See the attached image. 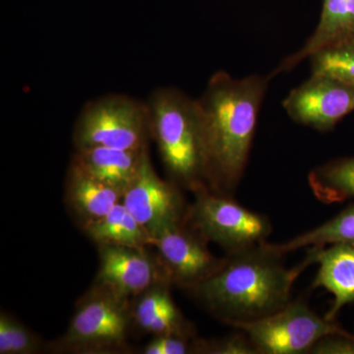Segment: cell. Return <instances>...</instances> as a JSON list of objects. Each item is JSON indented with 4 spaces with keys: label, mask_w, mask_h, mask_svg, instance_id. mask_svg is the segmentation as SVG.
Segmentation results:
<instances>
[{
    "label": "cell",
    "mask_w": 354,
    "mask_h": 354,
    "mask_svg": "<svg viewBox=\"0 0 354 354\" xmlns=\"http://www.w3.org/2000/svg\"><path fill=\"white\" fill-rule=\"evenodd\" d=\"M270 79L218 71L196 99L205 185L234 197L245 171Z\"/></svg>",
    "instance_id": "cell-1"
},
{
    "label": "cell",
    "mask_w": 354,
    "mask_h": 354,
    "mask_svg": "<svg viewBox=\"0 0 354 354\" xmlns=\"http://www.w3.org/2000/svg\"><path fill=\"white\" fill-rule=\"evenodd\" d=\"M281 258L267 242L228 254L215 274L189 290L227 325L271 315L290 304L293 283L310 265L305 259L286 269Z\"/></svg>",
    "instance_id": "cell-2"
},
{
    "label": "cell",
    "mask_w": 354,
    "mask_h": 354,
    "mask_svg": "<svg viewBox=\"0 0 354 354\" xmlns=\"http://www.w3.org/2000/svg\"><path fill=\"white\" fill-rule=\"evenodd\" d=\"M151 137L167 174L191 191L205 185L196 99L176 88H156L149 97Z\"/></svg>",
    "instance_id": "cell-3"
},
{
    "label": "cell",
    "mask_w": 354,
    "mask_h": 354,
    "mask_svg": "<svg viewBox=\"0 0 354 354\" xmlns=\"http://www.w3.org/2000/svg\"><path fill=\"white\" fill-rule=\"evenodd\" d=\"M151 138L147 102L118 93L86 102L72 134L75 149L109 147L142 151L148 149Z\"/></svg>",
    "instance_id": "cell-4"
},
{
    "label": "cell",
    "mask_w": 354,
    "mask_h": 354,
    "mask_svg": "<svg viewBox=\"0 0 354 354\" xmlns=\"http://www.w3.org/2000/svg\"><path fill=\"white\" fill-rule=\"evenodd\" d=\"M132 322L130 300L94 285L77 304L68 328L51 342L50 351L65 353H114L127 348Z\"/></svg>",
    "instance_id": "cell-5"
},
{
    "label": "cell",
    "mask_w": 354,
    "mask_h": 354,
    "mask_svg": "<svg viewBox=\"0 0 354 354\" xmlns=\"http://www.w3.org/2000/svg\"><path fill=\"white\" fill-rule=\"evenodd\" d=\"M195 201L186 214V223L207 242L227 254L264 243L272 232L265 216L241 206L232 197L212 192L207 186L193 191Z\"/></svg>",
    "instance_id": "cell-6"
},
{
    "label": "cell",
    "mask_w": 354,
    "mask_h": 354,
    "mask_svg": "<svg viewBox=\"0 0 354 354\" xmlns=\"http://www.w3.org/2000/svg\"><path fill=\"white\" fill-rule=\"evenodd\" d=\"M247 335L258 353L304 354L324 337L354 335L334 321L317 315L306 302L295 300L271 315L230 324Z\"/></svg>",
    "instance_id": "cell-7"
},
{
    "label": "cell",
    "mask_w": 354,
    "mask_h": 354,
    "mask_svg": "<svg viewBox=\"0 0 354 354\" xmlns=\"http://www.w3.org/2000/svg\"><path fill=\"white\" fill-rule=\"evenodd\" d=\"M151 247L169 283L187 290L215 274L225 262L209 250L208 242L186 218L153 237Z\"/></svg>",
    "instance_id": "cell-8"
},
{
    "label": "cell",
    "mask_w": 354,
    "mask_h": 354,
    "mask_svg": "<svg viewBox=\"0 0 354 354\" xmlns=\"http://www.w3.org/2000/svg\"><path fill=\"white\" fill-rule=\"evenodd\" d=\"M121 202L152 239L167 228L183 223L187 214L176 183L160 178L149 152Z\"/></svg>",
    "instance_id": "cell-9"
},
{
    "label": "cell",
    "mask_w": 354,
    "mask_h": 354,
    "mask_svg": "<svg viewBox=\"0 0 354 354\" xmlns=\"http://www.w3.org/2000/svg\"><path fill=\"white\" fill-rule=\"evenodd\" d=\"M283 106L298 124L330 131L354 113V87L329 76L311 74L308 80L291 91Z\"/></svg>",
    "instance_id": "cell-10"
},
{
    "label": "cell",
    "mask_w": 354,
    "mask_h": 354,
    "mask_svg": "<svg viewBox=\"0 0 354 354\" xmlns=\"http://www.w3.org/2000/svg\"><path fill=\"white\" fill-rule=\"evenodd\" d=\"M148 247L99 244V269L95 285L130 300L149 288L167 281L157 256Z\"/></svg>",
    "instance_id": "cell-11"
},
{
    "label": "cell",
    "mask_w": 354,
    "mask_h": 354,
    "mask_svg": "<svg viewBox=\"0 0 354 354\" xmlns=\"http://www.w3.org/2000/svg\"><path fill=\"white\" fill-rule=\"evenodd\" d=\"M318 264L313 288H323L334 295L332 307L325 318L334 321L346 305L354 302V242L311 247L306 257Z\"/></svg>",
    "instance_id": "cell-12"
},
{
    "label": "cell",
    "mask_w": 354,
    "mask_h": 354,
    "mask_svg": "<svg viewBox=\"0 0 354 354\" xmlns=\"http://www.w3.org/2000/svg\"><path fill=\"white\" fill-rule=\"evenodd\" d=\"M354 41V0H323L315 31L301 48L286 57L268 76L290 72L305 59L324 48Z\"/></svg>",
    "instance_id": "cell-13"
},
{
    "label": "cell",
    "mask_w": 354,
    "mask_h": 354,
    "mask_svg": "<svg viewBox=\"0 0 354 354\" xmlns=\"http://www.w3.org/2000/svg\"><path fill=\"white\" fill-rule=\"evenodd\" d=\"M171 286L167 281H160L137 295L131 306L132 322L153 335L192 337V326L172 299Z\"/></svg>",
    "instance_id": "cell-14"
},
{
    "label": "cell",
    "mask_w": 354,
    "mask_h": 354,
    "mask_svg": "<svg viewBox=\"0 0 354 354\" xmlns=\"http://www.w3.org/2000/svg\"><path fill=\"white\" fill-rule=\"evenodd\" d=\"M148 149L128 151L109 147L75 149L71 162L123 195L140 171Z\"/></svg>",
    "instance_id": "cell-15"
},
{
    "label": "cell",
    "mask_w": 354,
    "mask_h": 354,
    "mask_svg": "<svg viewBox=\"0 0 354 354\" xmlns=\"http://www.w3.org/2000/svg\"><path fill=\"white\" fill-rule=\"evenodd\" d=\"M67 204L82 227L101 220L121 202L122 194L70 162L65 185Z\"/></svg>",
    "instance_id": "cell-16"
},
{
    "label": "cell",
    "mask_w": 354,
    "mask_h": 354,
    "mask_svg": "<svg viewBox=\"0 0 354 354\" xmlns=\"http://www.w3.org/2000/svg\"><path fill=\"white\" fill-rule=\"evenodd\" d=\"M84 232L97 245L113 244L135 247H151L152 236L142 227L122 202L101 220L83 227Z\"/></svg>",
    "instance_id": "cell-17"
},
{
    "label": "cell",
    "mask_w": 354,
    "mask_h": 354,
    "mask_svg": "<svg viewBox=\"0 0 354 354\" xmlns=\"http://www.w3.org/2000/svg\"><path fill=\"white\" fill-rule=\"evenodd\" d=\"M308 181L317 199L326 204L354 198V157L337 158L316 167Z\"/></svg>",
    "instance_id": "cell-18"
},
{
    "label": "cell",
    "mask_w": 354,
    "mask_h": 354,
    "mask_svg": "<svg viewBox=\"0 0 354 354\" xmlns=\"http://www.w3.org/2000/svg\"><path fill=\"white\" fill-rule=\"evenodd\" d=\"M346 242H354V204L313 230L283 243H268V245L283 256L306 247H325Z\"/></svg>",
    "instance_id": "cell-19"
},
{
    "label": "cell",
    "mask_w": 354,
    "mask_h": 354,
    "mask_svg": "<svg viewBox=\"0 0 354 354\" xmlns=\"http://www.w3.org/2000/svg\"><path fill=\"white\" fill-rule=\"evenodd\" d=\"M309 59L311 74L329 76L354 87V41L324 48Z\"/></svg>",
    "instance_id": "cell-20"
},
{
    "label": "cell",
    "mask_w": 354,
    "mask_h": 354,
    "mask_svg": "<svg viewBox=\"0 0 354 354\" xmlns=\"http://www.w3.org/2000/svg\"><path fill=\"white\" fill-rule=\"evenodd\" d=\"M41 339L24 324L2 311L0 314V353L32 354L41 348Z\"/></svg>",
    "instance_id": "cell-21"
},
{
    "label": "cell",
    "mask_w": 354,
    "mask_h": 354,
    "mask_svg": "<svg viewBox=\"0 0 354 354\" xmlns=\"http://www.w3.org/2000/svg\"><path fill=\"white\" fill-rule=\"evenodd\" d=\"M196 353L257 354L247 335L242 333L215 342H196Z\"/></svg>",
    "instance_id": "cell-22"
},
{
    "label": "cell",
    "mask_w": 354,
    "mask_h": 354,
    "mask_svg": "<svg viewBox=\"0 0 354 354\" xmlns=\"http://www.w3.org/2000/svg\"><path fill=\"white\" fill-rule=\"evenodd\" d=\"M192 337L174 335H155L144 348L146 354H187L196 353V342Z\"/></svg>",
    "instance_id": "cell-23"
},
{
    "label": "cell",
    "mask_w": 354,
    "mask_h": 354,
    "mask_svg": "<svg viewBox=\"0 0 354 354\" xmlns=\"http://www.w3.org/2000/svg\"><path fill=\"white\" fill-rule=\"evenodd\" d=\"M309 353L354 354V335H327L317 342Z\"/></svg>",
    "instance_id": "cell-24"
}]
</instances>
